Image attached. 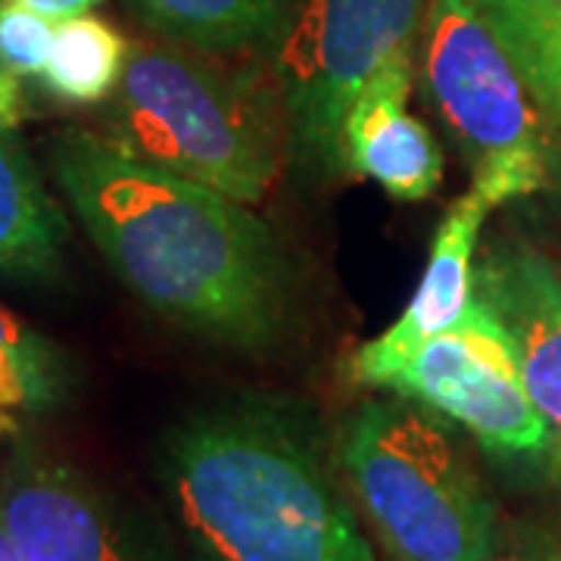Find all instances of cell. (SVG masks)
<instances>
[{
    "instance_id": "3",
    "label": "cell",
    "mask_w": 561,
    "mask_h": 561,
    "mask_svg": "<svg viewBox=\"0 0 561 561\" xmlns=\"http://www.w3.org/2000/svg\"><path fill=\"white\" fill-rule=\"evenodd\" d=\"M201 54V50H197ZM191 47L138 44L103 116V138L140 162L260 203L280 165L275 113L260 84Z\"/></svg>"
},
{
    "instance_id": "17",
    "label": "cell",
    "mask_w": 561,
    "mask_h": 561,
    "mask_svg": "<svg viewBox=\"0 0 561 561\" xmlns=\"http://www.w3.org/2000/svg\"><path fill=\"white\" fill-rule=\"evenodd\" d=\"M54 25L22 3L0 0V69L16 79H41L54 50Z\"/></svg>"
},
{
    "instance_id": "2",
    "label": "cell",
    "mask_w": 561,
    "mask_h": 561,
    "mask_svg": "<svg viewBox=\"0 0 561 561\" xmlns=\"http://www.w3.org/2000/svg\"><path fill=\"white\" fill-rule=\"evenodd\" d=\"M160 474L191 561H378L316 437L278 402L184 419Z\"/></svg>"
},
{
    "instance_id": "12",
    "label": "cell",
    "mask_w": 561,
    "mask_h": 561,
    "mask_svg": "<svg viewBox=\"0 0 561 561\" xmlns=\"http://www.w3.org/2000/svg\"><path fill=\"white\" fill-rule=\"evenodd\" d=\"M69 221L47 194L13 128L0 125V275L54 280L62 268Z\"/></svg>"
},
{
    "instance_id": "16",
    "label": "cell",
    "mask_w": 561,
    "mask_h": 561,
    "mask_svg": "<svg viewBox=\"0 0 561 561\" xmlns=\"http://www.w3.org/2000/svg\"><path fill=\"white\" fill-rule=\"evenodd\" d=\"M0 353L16 362L32 393V412L50 409L62 393V362L38 331H32L7 306H0Z\"/></svg>"
},
{
    "instance_id": "9",
    "label": "cell",
    "mask_w": 561,
    "mask_h": 561,
    "mask_svg": "<svg viewBox=\"0 0 561 561\" xmlns=\"http://www.w3.org/2000/svg\"><path fill=\"white\" fill-rule=\"evenodd\" d=\"M490 209L493 206L474 191L461 194L446 209L415 297L381 337L353 350V356L346 359L350 381L362 387H383L421 343L456 328L465 319V312L478 297L474 253Z\"/></svg>"
},
{
    "instance_id": "1",
    "label": "cell",
    "mask_w": 561,
    "mask_h": 561,
    "mask_svg": "<svg viewBox=\"0 0 561 561\" xmlns=\"http://www.w3.org/2000/svg\"><path fill=\"white\" fill-rule=\"evenodd\" d=\"M47 157L94 247L150 312L243 353L280 341L294 275L247 203L135 160L84 128L60 131Z\"/></svg>"
},
{
    "instance_id": "15",
    "label": "cell",
    "mask_w": 561,
    "mask_h": 561,
    "mask_svg": "<svg viewBox=\"0 0 561 561\" xmlns=\"http://www.w3.org/2000/svg\"><path fill=\"white\" fill-rule=\"evenodd\" d=\"M534 98L561 113V7L552 0H474Z\"/></svg>"
},
{
    "instance_id": "11",
    "label": "cell",
    "mask_w": 561,
    "mask_h": 561,
    "mask_svg": "<svg viewBox=\"0 0 561 561\" xmlns=\"http://www.w3.org/2000/svg\"><path fill=\"white\" fill-rule=\"evenodd\" d=\"M478 297L508 328L527 393L561 443V272L524 243L500 247L478 268Z\"/></svg>"
},
{
    "instance_id": "8",
    "label": "cell",
    "mask_w": 561,
    "mask_h": 561,
    "mask_svg": "<svg viewBox=\"0 0 561 561\" xmlns=\"http://www.w3.org/2000/svg\"><path fill=\"white\" fill-rule=\"evenodd\" d=\"M0 518L22 561H175L106 486L28 440L0 465Z\"/></svg>"
},
{
    "instance_id": "10",
    "label": "cell",
    "mask_w": 561,
    "mask_h": 561,
    "mask_svg": "<svg viewBox=\"0 0 561 561\" xmlns=\"http://www.w3.org/2000/svg\"><path fill=\"white\" fill-rule=\"evenodd\" d=\"M415 47L397 54L362 88L341 128L343 169L378 181L393 201H427L443 181V150L409 113Z\"/></svg>"
},
{
    "instance_id": "18",
    "label": "cell",
    "mask_w": 561,
    "mask_h": 561,
    "mask_svg": "<svg viewBox=\"0 0 561 561\" xmlns=\"http://www.w3.org/2000/svg\"><path fill=\"white\" fill-rule=\"evenodd\" d=\"M32 409L28 383L16 368V362L0 353V443L7 437H16L20 431V412Z\"/></svg>"
},
{
    "instance_id": "22",
    "label": "cell",
    "mask_w": 561,
    "mask_h": 561,
    "mask_svg": "<svg viewBox=\"0 0 561 561\" xmlns=\"http://www.w3.org/2000/svg\"><path fill=\"white\" fill-rule=\"evenodd\" d=\"M552 3H559V7H561V0H552Z\"/></svg>"
},
{
    "instance_id": "4",
    "label": "cell",
    "mask_w": 561,
    "mask_h": 561,
    "mask_svg": "<svg viewBox=\"0 0 561 561\" xmlns=\"http://www.w3.org/2000/svg\"><path fill=\"white\" fill-rule=\"evenodd\" d=\"M337 459L397 561H493L496 505L443 415L412 400L362 402Z\"/></svg>"
},
{
    "instance_id": "20",
    "label": "cell",
    "mask_w": 561,
    "mask_h": 561,
    "mask_svg": "<svg viewBox=\"0 0 561 561\" xmlns=\"http://www.w3.org/2000/svg\"><path fill=\"white\" fill-rule=\"evenodd\" d=\"M13 3H22V7L35 10L47 20L60 22L69 20V16H79V13H91V7H98L101 0H13Z\"/></svg>"
},
{
    "instance_id": "5",
    "label": "cell",
    "mask_w": 561,
    "mask_h": 561,
    "mask_svg": "<svg viewBox=\"0 0 561 561\" xmlns=\"http://www.w3.org/2000/svg\"><path fill=\"white\" fill-rule=\"evenodd\" d=\"M424 98L449 128L490 206L540 191L546 140L537 98L474 0H431L424 20Z\"/></svg>"
},
{
    "instance_id": "7",
    "label": "cell",
    "mask_w": 561,
    "mask_h": 561,
    "mask_svg": "<svg viewBox=\"0 0 561 561\" xmlns=\"http://www.w3.org/2000/svg\"><path fill=\"white\" fill-rule=\"evenodd\" d=\"M383 390L456 421L500 456L540 453L552 440L527 393L515 341L483 297L456 328L421 343Z\"/></svg>"
},
{
    "instance_id": "13",
    "label": "cell",
    "mask_w": 561,
    "mask_h": 561,
    "mask_svg": "<svg viewBox=\"0 0 561 561\" xmlns=\"http://www.w3.org/2000/svg\"><path fill=\"white\" fill-rule=\"evenodd\" d=\"M297 0H128L153 32L201 54H231L280 38Z\"/></svg>"
},
{
    "instance_id": "19",
    "label": "cell",
    "mask_w": 561,
    "mask_h": 561,
    "mask_svg": "<svg viewBox=\"0 0 561 561\" xmlns=\"http://www.w3.org/2000/svg\"><path fill=\"white\" fill-rule=\"evenodd\" d=\"M28 116V103L22 94V84L16 76H10L7 69H0V125L16 128Z\"/></svg>"
},
{
    "instance_id": "21",
    "label": "cell",
    "mask_w": 561,
    "mask_h": 561,
    "mask_svg": "<svg viewBox=\"0 0 561 561\" xmlns=\"http://www.w3.org/2000/svg\"><path fill=\"white\" fill-rule=\"evenodd\" d=\"M0 561H22L20 549H16L13 537H10V530H7L3 518H0Z\"/></svg>"
},
{
    "instance_id": "6",
    "label": "cell",
    "mask_w": 561,
    "mask_h": 561,
    "mask_svg": "<svg viewBox=\"0 0 561 561\" xmlns=\"http://www.w3.org/2000/svg\"><path fill=\"white\" fill-rule=\"evenodd\" d=\"M424 0H297L275 50L290 140L328 172L343 169L341 128L362 88L415 47Z\"/></svg>"
},
{
    "instance_id": "14",
    "label": "cell",
    "mask_w": 561,
    "mask_h": 561,
    "mask_svg": "<svg viewBox=\"0 0 561 561\" xmlns=\"http://www.w3.org/2000/svg\"><path fill=\"white\" fill-rule=\"evenodd\" d=\"M128 57L131 44L119 28L94 13H79L54 25V50L41 81L60 101L98 106L116 94Z\"/></svg>"
}]
</instances>
